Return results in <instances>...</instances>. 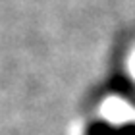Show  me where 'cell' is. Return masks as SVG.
I'll list each match as a JSON object with an SVG mask.
<instances>
[{
	"label": "cell",
	"instance_id": "cell-1",
	"mask_svg": "<svg viewBox=\"0 0 135 135\" xmlns=\"http://www.w3.org/2000/svg\"><path fill=\"white\" fill-rule=\"evenodd\" d=\"M89 135H135V127H114V126H93Z\"/></svg>",
	"mask_w": 135,
	"mask_h": 135
}]
</instances>
